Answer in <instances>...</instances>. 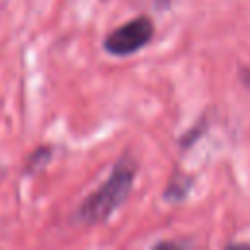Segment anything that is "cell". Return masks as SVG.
<instances>
[{
    "label": "cell",
    "instance_id": "6da1fadb",
    "mask_svg": "<svg viewBox=\"0 0 250 250\" xmlns=\"http://www.w3.org/2000/svg\"><path fill=\"white\" fill-rule=\"evenodd\" d=\"M137 170H139L137 160L129 152H123L113 162L109 176L98 186V189H94L92 193H88L82 199V203L74 211L72 219L76 223L88 225V227L107 223L111 219V215L131 195V189H133V184L137 178Z\"/></svg>",
    "mask_w": 250,
    "mask_h": 250
},
{
    "label": "cell",
    "instance_id": "7a4b0ae2",
    "mask_svg": "<svg viewBox=\"0 0 250 250\" xmlns=\"http://www.w3.org/2000/svg\"><path fill=\"white\" fill-rule=\"evenodd\" d=\"M154 37V21L148 16H137L117 27H113L102 41L107 55L115 59L131 57L145 49Z\"/></svg>",
    "mask_w": 250,
    "mask_h": 250
},
{
    "label": "cell",
    "instance_id": "3957f363",
    "mask_svg": "<svg viewBox=\"0 0 250 250\" xmlns=\"http://www.w3.org/2000/svg\"><path fill=\"white\" fill-rule=\"evenodd\" d=\"M53 158V146L51 145H39L37 148H33L25 160V166H23V172L29 176V174H37L41 172L43 168H47V164L51 162Z\"/></svg>",
    "mask_w": 250,
    "mask_h": 250
},
{
    "label": "cell",
    "instance_id": "277c9868",
    "mask_svg": "<svg viewBox=\"0 0 250 250\" xmlns=\"http://www.w3.org/2000/svg\"><path fill=\"white\" fill-rule=\"evenodd\" d=\"M189 191V180L182 174H174V178L170 180L166 191H164V199L168 201H180L186 197V193Z\"/></svg>",
    "mask_w": 250,
    "mask_h": 250
},
{
    "label": "cell",
    "instance_id": "5b68a950",
    "mask_svg": "<svg viewBox=\"0 0 250 250\" xmlns=\"http://www.w3.org/2000/svg\"><path fill=\"white\" fill-rule=\"evenodd\" d=\"M152 4L156 10H166V8H170L172 0H152Z\"/></svg>",
    "mask_w": 250,
    "mask_h": 250
}]
</instances>
